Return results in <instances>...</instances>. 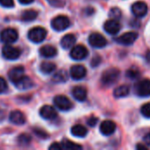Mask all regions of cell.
I'll use <instances>...</instances> for the list:
<instances>
[{"label":"cell","mask_w":150,"mask_h":150,"mask_svg":"<svg viewBox=\"0 0 150 150\" xmlns=\"http://www.w3.org/2000/svg\"><path fill=\"white\" fill-rule=\"evenodd\" d=\"M69 72H70L69 74H70L71 78H73L74 80H81V79L84 78L87 74L86 68L80 64L73 65L70 68Z\"/></svg>","instance_id":"10"},{"label":"cell","mask_w":150,"mask_h":150,"mask_svg":"<svg viewBox=\"0 0 150 150\" xmlns=\"http://www.w3.org/2000/svg\"><path fill=\"white\" fill-rule=\"evenodd\" d=\"M33 132H34V134H36V135L38 136V137H40V138H42V139H47V134L44 131V130H42V129H39V128H36V129H34L33 130Z\"/></svg>","instance_id":"33"},{"label":"cell","mask_w":150,"mask_h":150,"mask_svg":"<svg viewBox=\"0 0 150 150\" xmlns=\"http://www.w3.org/2000/svg\"><path fill=\"white\" fill-rule=\"evenodd\" d=\"M133 14L137 18H142L148 13V5L143 1H137L132 4L131 7Z\"/></svg>","instance_id":"9"},{"label":"cell","mask_w":150,"mask_h":150,"mask_svg":"<svg viewBox=\"0 0 150 150\" xmlns=\"http://www.w3.org/2000/svg\"><path fill=\"white\" fill-rule=\"evenodd\" d=\"M109 15H110L111 18L118 20L121 17V11L119 8H112L111 11H110Z\"/></svg>","instance_id":"29"},{"label":"cell","mask_w":150,"mask_h":150,"mask_svg":"<svg viewBox=\"0 0 150 150\" xmlns=\"http://www.w3.org/2000/svg\"><path fill=\"white\" fill-rule=\"evenodd\" d=\"M100 133L105 136L112 135L116 130V124L112 120H104L100 125Z\"/></svg>","instance_id":"14"},{"label":"cell","mask_w":150,"mask_h":150,"mask_svg":"<svg viewBox=\"0 0 150 150\" xmlns=\"http://www.w3.org/2000/svg\"><path fill=\"white\" fill-rule=\"evenodd\" d=\"M24 73H25V69L24 67L22 66H17V67H14L12 68L9 73H8V76H9V79L14 83L17 80H18L22 76H24Z\"/></svg>","instance_id":"19"},{"label":"cell","mask_w":150,"mask_h":150,"mask_svg":"<svg viewBox=\"0 0 150 150\" xmlns=\"http://www.w3.org/2000/svg\"><path fill=\"white\" fill-rule=\"evenodd\" d=\"M40 115L45 120H52L57 117V112L54 107L50 105H44L40 110Z\"/></svg>","instance_id":"16"},{"label":"cell","mask_w":150,"mask_h":150,"mask_svg":"<svg viewBox=\"0 0 150 150\" xmlns=\"http://www.w3.org/2000/svg\"><path fill=\"white\" fill-rule=\"evenodd\" d=\"M141 112L144 117L150 119V103H147L142 106Z\"/></svg>","instance_id":"31"},{"label":"cell","mask_w":150,"mask_h":150,"mask_svg":"<svg viewBox=\"0 0 150 150\" xmlns=\"http://www.w3.org/2000/svg\"><path fill=\"white\" fill-rule=\"evenodd\" d=\"M15 86L21 91H25L28 89H31L33 86V82L32 81V79L30 77H28L27 76H22L18 80H17L14 83Z\"/></svg>","instance_id":"15"},{"label":"cell","mask_w":150,"mask_h":150,"mask_svg":"<svg viewBox=\"0 0 150 150\" xmlns=\"http://www.w3.org/2000/svg\"><path fill=\"white\" fill-rule=\"evenodd\" d=\"M136 92L140 97H149L150 96V80L144 79L140 81L136 85Z\"/></svg>","instance_id":"12"},{"label":"cell","mask_w":150,"mask_h":150,"mask_svg":"<svg viewBox=\"0 0 150 150\" xmlns=\"http://www.w3.org/2000/svg\"><path fill=\"white\" fill-rule=\"evenodd\" d=\"M89 43L91 47L96 48H102L106 46V39L98 33H93L89 36Z\"/></svg>","instance_id":"8"},{"label":"cell","mask_w":150,"mask_h":150,"mask_svg":"<svg viewBox=\"0 0 150 150\" xmlns=\"http://www.w3.org/2000/svg\"><path fill=\"white\" fill-rule=\"evenodd\" d=\"M144 142H145L146 145H148V146L150 147V133H149L148 134H146L144 136Z\"/></svg>","instance_id":"39"},{"label":"cell","mask_w":150,"mask_h":150,"mask_svg":"<svg viewBox=\"0 0 150 150\" xmlns=\"http://www.w3.org/2000/svg\"><path fill=\"white\" fill-rule=\"evenodd\" d=\"M31 142V136L27 134H21L18 137V142L21 145H27Z\"/></svg>","instance_id":"28"},{"label":"cell","mask_w":150,"mask_h":150,"mask_svg":"<svg viewBox=\"0 0 150 150\" xmlns=\"http://www.w3.org/2000/svg\"><path fill=\"white\" fill-rule=\"evenodd\" d=\"M146 60L149 63H150V51H149L146 54Z\"/></svg>","instance_id":"42"},{"label":"cell","mask_w":150,"mask_h":150,"mask_svg":"<svg viewBox=\"0 0 150 150\" xmlns=\"http://www.w3.org/2000/svg\"><path fill=\"white\" fill-rule=\"evenodd\" d=\"M54 104L61 111H69L73 107L72 102L63 95H58L54 98Z\"/></svg>","instance_id":"5"},{"label":"cell","mask_w":150,"mask_h":150,"mask_svg":"<svg viewBox=\"0 0 150 150\" xmlns=\"http://www.w3.org/2000/svg\"><path fill=\"white\" fill-rule=\"evenodd\" d=\"M76 40V38L74 34L72 33L66 34L61 40V46L65 49H69L75 45Z\"/></svg>","instance_id":"20"},{"label":"cell","mask_w":150,"mask_h":150,"mask_svg":"<svg viewBox=\"0 0 150 150\" xmlns=\"http://www.w3.org/2000/svg\"><path fill=\"white\" fill-rule=\"evenodd\" d=\"M20 50L10 44H6L2 48V54L7 60H16L20 56Z\"/></svg>","instance_id":"6"},{"label":"cell","mask_w":150,"mask_h":150,"mask_svg":"<svg viewBox=\"0 0 150 150\" xmlns=\"http://www.w3.org/2000/svg\"><path fill=\"white\" fill-rule=\"evenodd\" d=\"M72 96L76 100L83 102L87 98V90L83 86H76L72 90Z\"/></svg>","instance_id":"18"},{"label":"cell","mask_w":150,"mask_h":150,"mask_svg":"<svg viewBox=\"0 0 150 150\" xmlns=\"http://www.w3.org/2000/svg\"><path fill=\"white\" fill-rule=\"evenodd\" d=\"M7 87H8V85H7L6 81L3 77L0 76V94L4 93L7 90Z\"/></svg>","instance_id":"35"},{"label":"cell","mask_w":150,"mask_h":150,"mask_svg":"<svg viewBox=\"0 0 150 150\" xmlns=\"http://www.w3.org/2000/svg\"><path fill=\"white\" fill-rule=\"evenodd\" d=\"M49 149L60 150V149H62V146H61V144H60V143H56V142H54V143H53V144L49 147Z\"/></svg>","instance_id":"37"},{"label":"cell","mask_w":150,"mask_h":150,"mask_svg":"<svg viewBox=\"0 0 150 150\" xmlns=\"http://www.w3.org/2000/svg\"><path fill=\"white\" fill-rule=\"evenodd\" d=\"M98 121V119L97 117L91 116V118H89V119H88V120H87V124H88L90 127H95V126L97 125Z\"/></svg>","instance_id":"36"},{"label":"cell","mask_w":150,"mask_h":150,"mask_svg":"<svg viewBox=\"0 0 150 150\" xmlns=\"http://www.w3.org/2000/svg\"><path fill=\"white\" fill-rule=\"evenodd\" d=\"M0 4L5 8H11L14 6L13 0H0Z\"/></svg>","instance_id":"34"},{"label":"cell","mask_w":150,"mask_h":150,"mask_svg":"<svg viewBox=\"0 0 150 150\" xmlns=\"http://www.w3.org/2000/svg\"><path fill=\"white\" fill-rule=\"evenodd\" d=\"M89 54L88 49L83 45L73 46L70 51V57L76 61H81L85 59Z\"/></svg>","instance_id":"7"},{"label":"cell","mask_w":150,"mask_h":150,"mask_svg":"<svg viewBox=\"0 0 150 150\" xmlns=\"http://www.w3.org/2000/svg\"><path fill=\"white\" fill-rule=\"evenodd\" d=\"M40 71L44 74H50L53 73L56 69V65L53 62H44L40 64Z\"/></svg>","instance_id":"25"},{"label":"cell","mask_w":150,"mask_h":150,"mask_svg":"<svg viewBox=\"0 0 150 150\" xmlns=\"http://www.w3.org/2000/svg\"><path fill=\"white\" fill-rule=\"evenodd\" d=\"M40 54L45 58H52L57 54V50L54 46L45 45L40 49Z\"/></svg>","instance_id":"21"},{"label":"cell","mask_w":150,"mask_h":150,"mask_svg":"<svg viewBox=\"0 0 150 150\" xmlns=\"http://www.w3.org/2000/svg\"><path fill=\"white\" fill-rule=\"evenodd\" d=\"M34 0H18V2L22 4H29L31 3H33Z\"/></svg>","instance_id":"40"},{"label":"cell","mask_w":150,"mask_h":150,"mask_svg":"<svg viewBox=\"0 0 150 150\" xmlns=\"http://www.w3.org/2000/svg\"><path fill=\"white\" fill-rule=\"evenodd\" d=\"M53 80L54 82L55 83H63V82H66L68 80V75L66 73L65 70H59L57 71L54 76H53Z\"/></svg>","instance_id":"27"},{"label":"cell","mask_w":150,"mask_h":150,"mask_svg":"<svg viewBox=\"0 0 150 150\" xmlns=\"http://www.w3.org/2000/svg\"><path fill=\"white\" fill-rule=\"evenodd\" d=\"M104 29L107 33L112 34V35H115L120 32V25L118 22V20L111 18L109 20L105 21V23L104 25Z\"/></svg>","instance_id":"13"},{"label":"cell","mask_w":150,"mask_h":150,"mask_svg":"<svg viewBox=\"0 0 150 150\" xmlns=\"http://www.w3.org/2000/svg\"><path fill=\"white\" fill-rule=\"evenodd\" d=\"M62 148L63 149H68V150H74V149H82V146L74 143L73 142H70L67 139H64L61 144Z\"/></svg>","instance_id":"26"},{"label":"cell","mask_w":150,"mask_h":150,"mask_svg":"<svg viewBox=\"0 0 150 150\" xmlns=\"http://www.w3.org/2000/svg\"><path fill=\"white\" fill-rule=\"evenodd\" d=\"M9 120L12 124L18 125V126H20L25 123V117L24 113L21 112L20 111H12L10 113Z\"/></svg>","instance_id":"17"},{"label":"cell","mask_w":150,"mask_h":150,"mask_svg":"<svg viewBox=\"0 0 150 150\" xmlns=\"http://www.w3.org/2000/svg\"><path fill=\"white\" fill-rule=\"evenodd\" d=\"M99 62H100V57H98V58L94 57L92 62H91V65H92V67H97Z\"/></svg>","instance_id":"38"},{"label":"cell","mask_w":150,"mask_h":150,"mask_svg":"<svg viewBox=\"0 0 150 150\" xmlns=\"http://www.w3.org/2000/svg\"><path fill=\"white\" fill-rule=\"evenodd\" d=\"M47 2L54 7H62L65 4V0H47Z\"/></svg>","instance_id":"32"},{"label":"cell","mask_w":150,"mask_h":150,"mask_svg":"<svg viewBox=\"0 0 150 150\" xmlns=\"http://www.w3.org/2000/svg\"><path fill=\"white\" fill-rule=\"evenodd\" d=\"M120 70L115 68L109 69L104 72V74L101 76V82L104 85L108 86L113 84L120 77Z\"/></svg>","instance_id":"1"},{"label":"cell","mask_w":150,"mask_h":150,"mask_svg":"<svg viewBox=\"0 0 150 150\" xmlns=\"http://www.w3.org/2000/svg\"><path fill=\"white\" fill-rule=\"evenodd\" d=\"M18 38V32L13 28H5L0 33V40L5 44H11L15 42Z\"/></svg>","instance_id":"4"},{"label":"cell","mask_w":150,"mask_h":150,"mask_svg":"<svg viewBox=\"0 0 150 150\" xmlns=\"http://www.w3.org/2000/svg\"><path fill=\"white\" fill-rule=\"evenodd\" d=\"M71 134H72V135H74L76 137L83 138V137H85L86 136V134H88V130L83 125L77 124V125H75V126L72 127V128H71Z\"/></svg>","instance_id":"22"},{"label":"cell","mask_w":150,"mask_h":150,"mask_svg":"<svg viewBox=\"0 0 150 150\" xmlns=\"http://www.w3.org/2000/svg\"><path fill=\"white\" fill-rule=\"evenodd\" d=\"M136 149H147L148 147H146L144 144H139V145L136 147Z\"/></svg>","instance_id":"41"},{"label":"cell","mask_w":150,"mask_h":150,"mask_svg":"<svg viewBox=\"0 0 150 150\" xmlns=\"http://www.w3.org/2000/svg\"><path fill=\"white\" fill-rule=\"evenodd\" d=\"M129 91H130V90H129V87L127 85H121V86L117 87L114 90L113 95L115 98H120L127 97L129 94Z\"/></svg>","instance_id":"24"},{"label":"cell","mask_w":150,"mask_h":150,"mask_svg":"<svg viewBox=\"0 0 150 150\" xmlns=\"http://www.w3.org/2000/svg\"><path fill=\"white\" fill-rule=\"evenodd\" d=\"M138 38V33L135 32H127L125 33L124 34H122L121 36H120L119 38H117V42L121 44V45H125V46H129L132 45L133 43L135 42V40Z\"/></svg>","instance_id":"11"},{"label":"cell","mask_w":150,"mask_h":150,"mask_svg":"<svg viewBox=\"0 0 150 150\" xmlns=\"http://www.w3.org/2000/svg\"><path fill=\"white\" fill-rule=\"evenodd\" d=\"M126 75H127V77H129V78H131V79H135V78L139 77L140 72H139V70H138L137 69L133 68V69H128V70L127 71Z\"/></svg>","instance_id":"30"},{"label":"cell","mask_w":150,"mask_h":150,"mask_svg":"<svg viewBox=\"0 0 150 150\" xmlns=\"http://www.w3.org/2000/svg\"><path fill=\"white\" fill-rule=\"evenodd\" d=\"M47 30L41 26H36L32 28L28 32V39L34 43H40L42 42L45 38L47 37Z\"/></svg>","instance_id":"2"},{"label":"cell","mask_w":150,"mask_h":150,"mask_svg":"<svg viewBox=\"0 0 150 150\" xmlns=\"http://www.w3.org/2000/svg\"><path fill=\"white\" fill-rule=\"evenodd\" d=\"M70 25V20L68 17L60 15L55 17L51 21V26L54 30L57 32H62L66 30Z\"/></svg>","instance_id":"3"},{"label":"cell","mask_w":150,"mask_h":150,"mask_svg":"<svg viewBox=\"0 0 150 150\" xmlns=\"http://www.w3.org/2000/svg\"><path fill=\"white\" fill-rule=\"evenodd\" d=\"M38 16V12L35 10L30 9V10H26L25 11H23V13L21 14V19L23 21H33Z\"/></svg>","instance_id":"23"}]
</instances>
